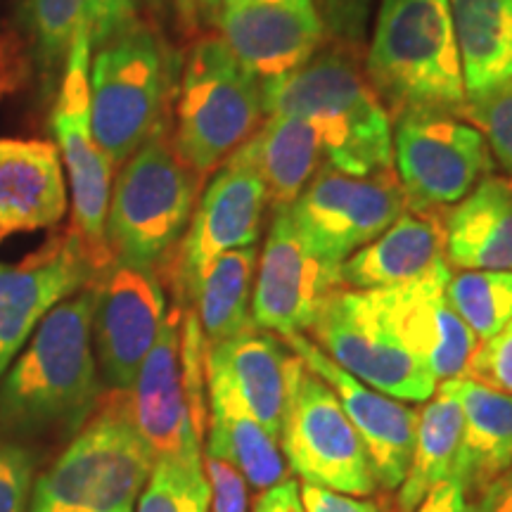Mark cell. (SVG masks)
Here are the masks:
<instances>
[{
  "label": "cell",
  "instance_id": "5b68a950",
  "mask_svg": "<svg viewBox=\"0 0 512 512\" xmlns=\"http://www.w3.org/2000/svg\"><path fill=\"white\" fill-rule=\"evenodd\" d=\"M202 176L176 155L166 128L121 164L112 183L105 238L112 259L162 271L190 226Z\"/></svg>",
  "mask_w": 512,
  "mask_h": 512
},
{
  "label": "cell",
  "instance_id": "4dcf8cb0",
  "mask_svg": "<svg viewBox=\"0 0 512 512\" xmlns=\"http://www.w3.org/2000/svg\"><path fill=\"white\" fill-rule=\"evenodd\" d=\"M256 261H259L256 247L233 249L211 261L200 278L190 309L195 311L207 349L252 325Z\"/></svg>",
  "mask_w": 512,
  "mask_h": 512
},
{
  "label": "cell",
  "instance_id": "1f68e13d",
  "mask_svg": "<svg viewBox=\"0 0 512 512\" xmlns=\"http://www.w3.org/2000/svg\"><path fill=\"white\" fill-rule=\"evenodd\" d=\"M446 297L479 342H486L512 320V271L451 275Z\"/></svg>",
  "mask_w": 512,
  "mask_h": 512
},
{
  "label": "cell",
  "instance_id": "4316f807",
  "mask_svg": "<svg viewBox=\"0 0 512 512\" xmlns=\"http://www.w3.org/2000/svg\"><path fill=\"white\" fill-rule=\"evenodd\" d=\"M140 0H29V34L41 76L50 81L64 67L79 29L100 48L138 22Z\"/></svg>",
  "mask_w": 512,
  "mask_h": 512
},
{
  "label": "cell",
  "instance_id": "3957f363",
  "mask_svg": "<svg viewBox=\"0 0 512 512\" xmlns=\"http://www.w3.org/2000/svg\"><path fill=\"white\" fill-rule=\"evenodd\" d=\"M363 69L394 114L463 112V67L448 0H382Z\"/></svg>",
  "mask_w": 512,
  "mask_h": 512
},
{
  "label": "cell",
  "instance_id": "74e56055",
  "mask_svg": "<svg viewBox=\"0 0 512 512\" xmlns=\"http://www.w3.org/2000/svg\"><path fill=\"white\" fill-rule=\"evenodd\" d=\"M36 458L29 448L0 439V512H27Z\"/></svg>",
  "mask_w": 512,
  "mask_h": 512
},
{
  "label": "cell",
  "instance_id": "f35d334b",
  "mask_svg": "<svg viewBox=\"0 0 512 512\" xmlns=\"http://www.w3.org/2000/svg\"><path fill=\"white\" fill-rule=\"evenodd\" d=\"M299 503H302L304 512H380V508L368 498L339 494V491L309 482L299 486Z\"/></svg>",
  "mask_w": 512,
  "mask_h": 512
},
{
  "label": "cell",
  "instance_id": "6da1fadb",
  "mask_svg": "<svg viewBox=\"0 0 512 512\" xmlns=\"http://www.w3.org/2000/svg\"><path fill=\"white\" fill-rule=\"evenodd\" d=\"M102 399L93 349V285L57 304L0 384V425L74 437Z\"/></svg>",
  "mask_w": 512,
  "mask_h": 512
},
{
  "label": "cell",
  "instance_id": "ee69618b",
  "mask_svg": "<svg viewBox=\"0 0 512 512\" xmlns=\"http://www.w3.org/2000/svg\"><path fill=\"white\" fill-rule=\"evenodd\" d=\"M197 10H200V17L207 19V22H219L221 0H197Z\"/></svg>",
  "mask_w": 512,
  "mask_h": 512
},
{
  "label": "cell",
  "instance_id": "52a82bcc",
  "mask_svg": "<svg viewBox=\"0 0 512 512\" xmlns=\"http://www.w3.org/2000/svg\"><path fill=\"white\" fill-rule=\"evenodd\" d=\"M91 124L114 166L136 155L164 128L171 91V57L150 24L121 31L91 57Z\"/></svg>",
  "mask_w": 512,
  "mask_h": 512
},
{
  "label": "cell",
  "instance_id": "f1b7e54d",
  "mask_svg": "<svg viewBox=\"0 0 512 512\" xmlns=\"http://www.w3.org/2000/svg\"><path fill=\"white\" fill-rule=\"evenodd\" d=\"M245 145L275 209L290 207L325 166V145L316 124L294 114L266 117Z\"/></svg>",
  "mask_w": 512,
  "mask_h": 512
},
{
  "label": "cell",
  "instance_id": "d590c367",
  "mask_svg": "<svg viewBox=\"0 0 512 512\" xmlns=\"http://www.w3.org/2000/svg\"><path fill=\"white\" fill-rule=\"evenodd\" d=\"M460 380L477 382L512 396V320L494 337L479 342Z\"/></svg>",
  "mask_w": 512,
  "mask_h": 512
},
{
  "label": "cell",
  "instance_id": "b9f144b4",
  "mask_svg": "<svg viewBox=\"0 0 512 512\" xmlns=\"http://www.w3.org/2000/svg\"><path fill=\"white\" fill-rule=\"evenodd\" d=\"M297 489H299L297 479L287 477L285 482L275 484L273 489H268L259 496V501H256V505H254V512H283L287 501H290V496Z\"/></svg>",
  "mask_w": 512,
  "mask_h": 512
},
{
  "label": "cell",
  "instance_id": "9a60e30c",
  "mask_svg": "<svg viewBox=\"0 0 512 512\" xmlns=\"http://www.w3.org/2000/svg\"><path fill=\"white\" fill-rule=\"evenodd\" d=\"M93 349L105 384L131 392L166 316L164 285L155 271L114 261L93 280Z\"/></svg>",
  "mask_w": 512,
  "mask_h": 512
},
{
  "label": "cell",
  "instance_id": "ab89813d",
  "mask_svg": "<svg viewBox=\"0 0 512 512\" xmlns=\"http://www.w3.org/2000/svg\"><path fill=\"white\" fill-rule=\"evenodd\" d=\"M413 512H475V508L458 479H446L434 486Z\"/></svg>",
  "mask_w": 512,
  "mask_h": 512
},
{
  "label": "cell",
  "instance_id": "ba28073f",
  "mask_svg": "<svg viewBox=\"0 0 512 512\" xmlns=\"http://www.w3.org/2000/svg\"><path fill=\"white\" fill-rule=\"evenodd\" d=\"M91 36L88 29H79L67 62L62 67L60 88L50 112V131L60 152L64 176L74 207V230L91 254L93 266L105 271L112 264V252L107 247L105 221L110 209L112 174L117 166L105 155L95 140L91 124Z\"/></svg>",
  "mask_w": 512,
  "mask_h": 512
},
{
  "label": "cell",
  "instance_id": "7bdbcfd3",
  "mask_svg": "<svg viewBox=\"0 0 512 512\" xmlns=\"http://www.w3.org/2000/svg\"><path fill=\"white\" fill-rule=\"evenodd\" d=\"M174 8L178 15V22L185 31L197 29V19H200V10H197V0H174Z\"/></svg>",
  "mask_w": 512,
  "mask_h": 512
},
{
  "label": "cell",
  "instance_id": "8992f818",
  "mask_svg": "<svg viewBox=\"0 0 512 512\" xmlns=\"http://www.w3.org/2000/svg\"><path fill=\"white\" fill-rule=\"evenodd\" d=\"M264 91L223 38H202L183 67L174 150L195 174L216 171L261 126Z\"/></svg>",
  "mask_w": 512,
  "mask_h": 512
},
{
  "label": "cell",
  "instance_id": "d6a6232c",
  "mask_svg": "<svg viewBox=\"0 0 512 512\" xmlns=\"http://www.w3.org/2000/svg\"><path fill=\"white\" fill-rule=\"evenodd\" d=\"M136 512H209V484L202 460H155Z\"/></svg>",
  "mask_w": 512,
  "mask_h": 512
},
{
  "label": "cell",
  "instance_id": "bcb514c9",
  "mask_svg": "<svg viewBox=\"0 0 512 512\" xmlns=\"http://www.w3.org/2000/svg\"><path fill=\"white\" fill-rule=\"evenodd\" d=\"M283 512H304L302 503H299V489L294 491V494L290 496V501H287V505H285V510H283Z\"/></svg>",
  "mask_w": 512,
  "mask_h": 512
},
{
  "label": "cell",
  "instance_id": "9c48e42d",
  "mask_svg": "<svg viewBox=\"0 0 512 512\" xmlns=\"http://www.w3.org/2000/svg\"><path fill=\"white\" fill-rule=\"evenodd\" d=\"M392 150L396 176L413 209L458 204L496 164L482 133L444 110L396 114Z\"/></svg>",
  "mask_w": 512,
  "mask_h": 512
},
{
  "label": "cell",
  "instance_id": "277c9868",
  "mask_svg": "<svg viewBox=\"0 0 512 512\" xmlns=\"http://www.w3.org/2000/svg\"><path fill=\"white\" fill-rule=\"evenodd\" d=\"M155 458L131 415V394L110 389L62 456L38 477L27 512H136Z\"/></svg>",
  "mask_w": 512,
  "mask_h": 512
},
{
  "label": "cell",
  "instance_id": "2e32d148",
  "mask_svg": "<svg viewBox=\"0 0 512 512\" xmlns=\"http://www.w3.org/2000/svg\"><path fill=\"white\" fill-rule=\"evenodd\" d=\"M309 335L325 356L375 392L413 403L437 392L439 382L430 370L387 335L347 290L332 294Z\"/></svg>",
  "mask_w": 512,
  "mask_h": 512
},
{
  "label": "cell",
  "instance_id": "f546056e",
  "mask_svg": "<svg viewBox=\"0 0 512 512\" xmlns=\"http://www.w3.org/2000/svg\"><path fill=\"white\" fill-rule=\"evenodd\" d=\"M463 444V408L451 384L441 382L425 408L418 411L413 456L406 477L396 491L399 512H413L434 486L456 477L458 453Z\"/></svg>",
  "mask_w": 512,
  "mask_h": 512
},
{
  "label": "cell",
  "instance_id": "4fadbf2b",
  "mask_svg": "<svg viewBox=\"0 0 512 512\" xmlns=\"http://www.w3.org/2000/svg\"><path fill=\"white\" fill-rule=\"evenodd\" d=\"M451 266L441 261L430 273L384 290L351 292L356 304L392 335L434 380H460L479 347L475 332L446 297Z\"/></svg>",
  "mask_w": 512,
  "mask_h": 512
},
{
  "label": "cell",
  "instance_id": "836d02e7",
  "mask_svg": "<svg viewBox=\"0 0 512 512\" xmlns=\"http://www.w3.org/2000/svg\"><path fill=\"white\" fill-rule=\"evenodd\" d=\"M460 117L482 133L494 162L512 176V79L479 98L465 100Z\"/></svg>",
  "mask_w": 512,
  "mask_h": 512
},
{
  "label": "cell",
  "instance_id": "e0dca14e",
  "mask_svg": "<svg viewBox=\"0 0 512 512\" xmlns=\"http://www.w3.org/2000/svg\"><path fill=\"white\" fill-rule=\"evenodd\" d=\"M98 275L74 228L15 266L0 264V375L27 347L41 320Z\"/></svg>",
  "mask_w": 512,
  "mask_h": 512
},
{
  "label": "cell",
  "instance_id": "cb8c5ba5",
  "mask_svg": "<svg viewBox=\"0 0 512 512\" xmlns=\"http://www.w3.org/2000/svg\"><path fill=\"white\" fill-rule=\"evenodd\" d=\"M444 223L448 266L512 271V176L482 178Z\"/></svg>",
  "mask_w": 512,
  "mask_h": 512
},
{
  "label": "cell",
  "instance_id": "d6986e66",
  "mask_svg": "<svg viewBox=\"0 0 512 512\" xmlns=\"http://www.w3.org/2000/svg\"><path fill=\"white\" fill-rule=\"evenodd\" d=\"M283 339L302 358L304 366L335 392L358 437L366 444L377 486L389 491L399 489L413 456L418 411L356 380L325 356L309 337L287 335Z\"/></svg>",
  "mask_w": 512,
  "mask_h": 512
},
{
  "label": "cell",
  "instance_id": "8fae6325",
  "mask_svg": "<svg viewBox=\"0 0 512 512\" xmlns=\"http://www.w3.org/2000/svg\"><path fill=\"white\" fill-rule=\"evenodd\" d=\"M280 448L304 482L349 496H370L377 489L366 444L335 392L304 363L292 384Z\"/></svg>",
  "mask_w": 512,
  "mask_h": 512
},
{
  "label": "cell",
  "instance_id": "603a6c76",
  "mask_svg": "<svg viewBox=\"0 0 512 512\" xmlns=\"http://www.w3.org/2000/svg\"><path fill=\"white\" fill-rule=\"evenodd\" d=\"M446 214L408 207L380 238L361 247L339 268L342 287L354 292L396 287L446 261Z\"/></svg>",
  "mask_w": 512,
  "mask_h": 512
},
{
  "label": "cell",
  "instance_id": "484cf974",
  "mask_svg": "<svg viewBox=\"0 0 512 512\" xmlns=\"http://www.w3.org/2000/svg\"><path fill=\"white\" fill-rule=\"evenodd\" d=\"M204 380L211 415L202 446L233 460L247 484L261 494L285 482L287 460L280 441L266 432L219 373L204 368Z\"/></svg>",
  "mask_w": 512,
  "mask_h": 512
},
{
  "label": "cell",
  "instance_id": "7dc6e473",
  "mask_svg": "<svg viewBox=\"0 0 512 512\" xmlns=\"http://www.w3.org/2000/svg\"><path fill=\"white\" fill-rule=\"evenodd\" d=\"M147 3H152V5H159V3H162V0H147Z\"/></svg>",
  "mask_w": 512,
  "mask_h": 512
},
{
  "label": "cell",
  "instance_id": "7402d4cb",
  "mask_svg": "<svg viewBox=\"0 0 512 512\" xmlns=\"http://www.w3.org/2000/svg\"><path fill=\"white\" fill-rule=\"evenodd\" d=\"M69 207V185L55 143L0 138V242L55 228Z\"/></svg>",
  "mask_w": 512,
  "mask_h": 512
},
{
  "label": "cell",
  "instance_id": "f6af8a7d",
  "mask_svg": "<svg viewBox=\"0 0 512 512\" xmlns=\"http://www.w3.org/2000/svg\"><path fill=\"white\" fill-rule=\"evenodd\" d=\"M247 3H283V0H221V10L238 8V5H247Z\"/></svg>",
  "mask_w": 512,
  "mask_h": 512
},
{
  "label": "cell",
  "instance_id": "44dd1931",
  "mask_svg": "<svg viewBox=\"0 0 512 512\" xmlns=\"http://www.w3.org/2000/svg\"><path fill=\"white\" fill-rule=\"evenodd\" d=\"M204 368L219 373L266 432L280 441L292 384L302 361L280 335L256 328L207 349Z\"/></svg>",
  "mask_w": 512,
  "mask_h": 512
},
{
  "label": "cell",
  "instance_id": "ac0fdd59",
  "mask_svg": "<svg viewBox=\"0 0 512 512\" xmlns=\"http://www.w3.org/2000/svg\"><path fill=\"white\" fill-rule=\"evenodd\" d=\"M183 306L166 311L162 328L131 387V415L152 458L202 460L200 434L192 422L190 389L181 347Z\"/></svg>",
  "mask_w": 512,
  "mask_h": 512
},
{
  "label": "cell",
  "instance_id": "60d3db41",
  "mask_svg": "<svg viewBox=\"0 0 512 512\" xmlns=\"http://www.w3.org/2000/svg\"><path fill=\"white\" fill-rule=\"evenodd\" d=\"M472 508L475 512H512V465L477 501H472Z\"/></svg>",
  "mask_w": 512,
  "mask_h": 512
},
{
  "label": "cell",
  "instance_id": "5bb4252c",
  "mask_svg": "<svg viewBox=\"0 0 512 512\" xmlns=\"http://www.w3.org/2000/svg\"><path fill=\"white\" fill-rule=\"evenodd\" d=\"M339 268L304 240L290 209L278 207L256 261L252 323L280 337L309 332L328 299L342 290Z\"/></svg>",
  "mask_w": 512,
  "mask_h": 512
},
{
  "label": "cell",
  "instance_id": "d4e9b609",
  "mask_svg": "<svg viewBox=\"0 0 512 512\" xmlns=\"http://www.w3.org/2000/svg\"><path fill=\"white\" fill-rule=\"evenodd\" d=\"M448 384L463 408V444L453 479L472 503L512 465V396L470 380Z\"/></svg>",
  "mask_w": 512,
  "mask_h": 512
},
{
  "label": "cell",
  "instance_id": "8d00e7d4",
  "mask_svg": "<svg viewBox=\"0 0 512 512\" xmlns=\"http://www.w3.org/2000/svg\"><path fill=\"white\" fill-rule=\"evenodd\" d=\"M202 470L209 484V512H249V484L233 460L202 446Z\"/></svg>",
  "mask_w": 512,
  "mask_h": 512
},
{
  "label": "cell",
  "instance_id": "e575fe53",
  "mask_svg": "<svg viewBox=\"0 0 512 512\" xmlns=\"http://www.w3.org/2000/svg\"><path fill=\"white\" fill-rule=\"evenodd\" d=\"M325 34L351 53H366V31L375 0H313Z\"/></svg>",
  "mask_w": 512,
  "mask_h": 512
},
{
  "label": "cell",
  "instance_id": "7a4b0ae2",
  "mask_svg": "<svg viewBox=\"0 0 512 512\" xmlns=\"http://www.w3.org/2000/svg\"><path fill=\"white\" fill-rule=\"evenodd\" d=\"M264 112L316 124L325 164L349 176L392 169V114L370 86L361 55L330 43L283 79L261 83Z\"/></svg>",
  "mask_w": 512,
  "mask_h": 512
},
{
  "label": "cell",
  "instance_id": "30bf717a",
  "mask_svg": "<svg viewBox=\"0 0 512 512\" xmlns=\"http://www.w3.org/2000/svg\"><path fill=\"white\" fill-rule=\"evenodd\" d=\"M268 204L264 176L247 145H242L214 171L192 211L181 245L171 256V283L178 304L190 306L211 261L233 249L256 247Z\"/></svg>",
  "mask_w": 512,
  "mask_h": 512
},
{
  "label": "cell",
  "instance_id": "ffe728a7",
  "mask_svg": "<svg viewBox=\"0 0 512 512\" xmlns=\"http://www.w3.org/2000/svg\"><path fill=\"white\" fill-rule=\"evenodd\" d=\"M223 41L261 83L283 79L325 46L313 0L247 3L221 10Z\"/></svg>",
  "mask_w": 512,
  "mask_h": 512
},
{
  "label": "cell",
  "instance_id": "7c38bea8",
  "mask_svg": "<svg viewBox=\"0 0 512 512\" xmlns=\"http://www.w3.org/2000/svg\"><path fill=\"white\" fill-rule=\"evenodd\" d=\"M287 209L320 256L344 264L399 219L408 197L394 169L349 176L325 164Z\"/></svg>",
  "mask_w": 512,
  "mask_h": 512
},
{
  "label": "cell",
  "instance_id": "83f0119b",
  "mask_svg": "<svg viewBox=\"0 0 512 512\" xmlns=\"http://www.w3.org/2000/svg\"><path fill=\"white\" fill-rule=\"evenodd\" d=\"M465 98L512 79V0H448Z\"/></svg>",
  "mask_w": 512,
  "mask_h": 512
}]
</instances>
